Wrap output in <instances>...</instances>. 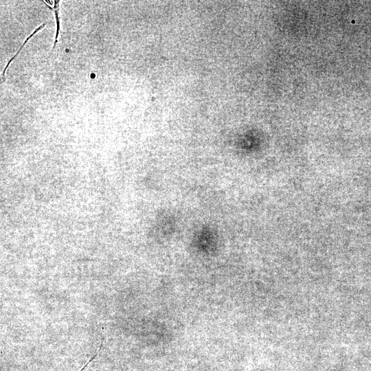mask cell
I'll use <instances>...</instances> for the list:
<instances>
[{
    "label": "cell",
    "mask_w": 371,
    "mask_h": 371,
    "mask_svg": "<svg viewBox=\"0 0 371 371\" xmlns=\"http://www.w3.org/2000/svg\"><path fill=\"white\" fill-rule=\"evenodd\" d=\"M45 25V23H43L42 25H41L38 28L36 29V30H34L32 34L29 36L26 40L25 41V42L22 44V45L19 47V49H18V51L16 52V53L11 58V59L8 61V63H7L6 66L5 67L3 71V79H4V76H5V73L9 66V65L10 64V63L12 62V60H14V58L19 54V52H21V50L23 49V47H24V45L27 43V42L28 41V40L32 38L37 32H38L40 30L43 29ZM2 82V80L1 81V82Z\"/></svg>",
    "instance_id": "1"
},
{
    "label": "cell",
    "mask_w": 371,
    "mask_h": 371,
    "mask_svg": "<svg viewBox=\"0 0 371 371\" xmlns=\"http://www.w3.org/2000/svg\"><path fill=\"white\" fill-rule=\"evenodd\" d=\"M50 8L54 12L55 17H56V25H57L55 41L54 43V45H53V49H54L55 48V47H56V45L57 42H58V36L59 30H60V22H59V16H58L59 1H54V7Z\"/></svg>",
    "instance_id": "2"
},
{
    "label": "cell",
    "mask_w": 371,
    "mask_h": 371,
    "mask_svg": "<svg viewBox=\"0 0 371 371\" xmlns=\"http://www.w3.org/2000/svg\"><path fill=\"white\" fill-rule=\"evenodd\" d=\"M102 348V344L98 350V352L89 360V361L84 366V367L80 371H85L88 366L91 363V361L97 357L98 352Z\"/></svg>",
    "instance_id": "3"
}]
</instances>
